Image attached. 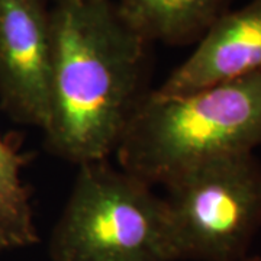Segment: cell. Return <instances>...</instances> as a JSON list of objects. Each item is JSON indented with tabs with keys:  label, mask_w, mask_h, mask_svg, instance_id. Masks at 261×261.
<instances>
[{
	"label": "cell",
	"mask_w": 261,
	"mask_h": 261,
	"mask_svg": "<svg viewBox=\"0 0 261 261\" xmlns=\"http://www.w3.org/2000/svg\"><path fill=\"white\" fill-rule=\"evenodd\" d=\"M54 65L44 132L49 154L75 166L109 160L148 99L152 44L112 0L51 6Z\"/></svg>",
	"instance_id": "obj_1"
},
{
	"label": "cell",
	"mask_w": 261,
	"mask_h": 261,
	"mask_svg": "<svg viewBox=\"0 0 261 261\" xmlns=\"http://www.w3.org/2000/svg\"><path fill=\"white\" fill-rule=\"evenodd\" d=\"M261 145V71L178 97L152 92L115 155L149 186H166L209 160Z\"/></svg>",
	"instance_id": "obj_2"
},
{
	"label": "cell",
	"mask_w": 261,
	"mask_h": 261,
	"mask_svg": "<svg viewBox=\"0 0 261 261\" xmlns=\"http://www.w3.org/2000/svg\"><path fill=\"white\" fill-rule=\"evenodd\" d=\"M51 261H177L164 197L108 160L79 166L48 241Z\"/></svg>",
	"instance_id": "obj_3"
},
{
	"label": "cell",
	"mask_w": 261,
	"mask_h": 261,
	"mask_svg": "<svg viewBox=\"0 0 261 261\" xmlns=\"http://www.w3.org/2000/svg\"><path fill=\"white\" fill-rule=\"evenodd\" d=\"M177 261H241L261 229V161L254 152L209 160L166 185Z\"/></svg>",
	"instance_id": "obj_4"
},
{
	"label": "cell",
	"mask_w": 261,
	"mask_h": 261,
	"mask_svg": "<svg viewBox=\"0 0 261 261\" xmlns=\"http://www.w3.org/2000/svg\"><path fill=\"white\" fill-rule=\"evenodd\" d=\"M54 42L45 0H0V108L16 123L45 129Z\"/></svg>",
	"instance_id": "obj_5"
},
{
	"label": "cell",
	"mask_w": 261,
	"mask_h": 261,
	"mask_svg": "<svg viewBox=\"0 0 261 261\" xmlns=\"http://www.w3.org/2000/svg\"><path fill=\"white\" fill-rule=\"evenodd\" d=\"M261 71V0L228 10L197 42L195 51L152 89L178 97Z\"/></svg>",
	"instance_id": "obj_6"
},
{
	"label": "cell",
	"mask_w": 261,
	"mask_h": 261,
	"mask_svg": "<svg viewBox=\"0 0 261 261\" xmlns=\"http://www.w3.org/2000/svg\"><path fill=\"white\" fill-rule=\"evenodd\" d=\"M232 0H119L122 19L149 44H197Z\"/></svg>",
	"instance_id": "obj_7"
},
{
	"label": "cell",
	"mask_w": 261,
	"mask_h": 261,
	"mask_svg": "<svg viewBox=\"0 0 261 261\" xmlns=\"http://www.w3.org/2000/svg\"><path fill=\"white\" fill-rule=\"evenodd\" d=\"M28 161L16 144L0 135V252L29 248L41 241L31 190L22 180Z\"/></svg>",
	"instance_id": "obj_8"
},
{
	"label": "cell",
	"mask_w": 261,
	"mask_h": 261,
	"mask_svg": "<svg viewBox=\"0 0 261 261\" xmlns=\"http://www.w3.org/2000/svg\"><path fill=\"white\" fill-rule=\"evenodd\" d=\"M241 261H261V257H251V255H247L245 258Z\"/></svg>",
	"instance_id": "obj_9"
},
{
	"label": "cell",
	"mask_w": 261,
	"mask_h": 261,
	"mask_svg": "<svg viewBox=\"0 0 261 261\" xmlns=\"http://www.w3.org/2000/svg\"><path fill=\"white\" fill-rule=\"evenodd\" d=\"M48 3H57V2H61V0H45Z\"/></svg>",
	"instance_id": "obj_10"
}]
</instances>
